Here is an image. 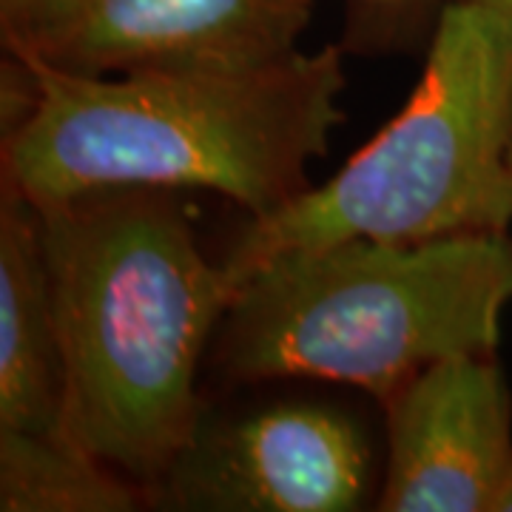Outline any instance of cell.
<instances>
[{"mask_svg": "<svg viewBox=\"0 0 512 512\" xmlns=\"http://www.w3.org/2000/svg\"><path fill=\"white\" fill-rule=\"evenodd\" d=\"M26 63L35 106L3 134V183L35 205L103 188H200L265 217L311 188L308 168L345 120L336 46L120 77Z\"/></svg>", "mask_w": 512, "mask_h": 512, "instance_id": "cell-1", "label": "cell"}, {"mask_svg": "<svg viewBox=\"0 0 512 512\" xmlns=\"http://www.w3.org/2000/svg\"><path fill=\"white\" fill-rule=\"evenodd\" d=\"M63 356V430L157 487L202 419L197 370L234 288L174 191L37 205Z\"/></svg>", "mask_w": 512, "mask_h": 512, "instance_id": "cell-2", "label": "cell"}, {"mask_svg": "<svg viewBox=\"0 0 512 512\" xmlns=\"http://www.w3.org/2000/svg\"><path fill=\"white\" fill-rule=\"evenodd\" d=\"M512 302V239H345L265 262L220 325L234 382L319 379L387 402L427 365L495 353Z\"/></svg>", "mask_w": 512, "mask_h": 512, "instance_id": "cell-3", "label": "cell"}, {"mask_svg": "<svg viewBox=\"0 0 512 512\" xmlns=\"http://www.w3.org/2000/svg\"><path fill=\"white\" fill-rule=\"evenodd\" d=\"M512 3L450 0L404 109L328 183L248 217L222 271L345 239H433L512 222Z\"/></svg>", "mask_w": 512, "mask_h": 512, "instance_id": "cell-4", "label": "cell"}, {"mask_svg": "<svg viewBox=\"0 0 512 512\" xmlns=\"http://www.w3.org/2000/svg\"><path fill=\"white\" fill-rule=\"evenodd\" d=\"M154 490L177 510L353 512L370 493V447L359 421L333 404L202 413Z\"/></svg>", "mask_w": 512, "mask_h": 512, "instance_id": "cell-5", "label": "cell"}, {"mask_svg": "<svg viewBox=\"0 0 512 512\" xmlns=\"http://www.w3.org/2000/svg\"><path fill=\"white\" fill-rule=\"evenodd\" d=\"M382 512H495L512 473V393L493 353L427 365L387 402Z\"/></svg>", "mask_w": 512, "mask_h": 512, "instance_id": "cell-6", "label": "cell"}, {"mask_svg": "<svg viewBox=\"0 0 512 512\" xmlns=\"http://www.w3.org/2000/svg\"><path fill=\"white\" fill-rule=\"evenodd\" d=\"M313 0H57L18 57L80 74L291 55Z\"/></svg>", "mask_w": 512, "mask_h": 512, "instance_id": "cell-7", "label": "cell"}, {"mask_svg": "<svg viewBox=\"0 0 512 512\" xmlns=\"http://www.w3.org/2000/svg\"><path fill=\"white\" fill-rule=\"evenodd\" d=\"M0 430H63V356L40 211L9 183L0 194Z\"/></svg>", "mask_w": 512, "mask_h": 512, "instance_id": "cell-8", "label": "cell"}, {"mask_svg": "<svg viewBox=\"0 0 512 512\" xmlns=\"http://www.w3.org/2000/svg\"><path fill=\"white\" fill-rule=\"evenodd\" d=\"M146 495L63 430H0L3 512H131Z\"/></svg>", "mask_w": 512, "mask_h": 512, "instance_id": "cell-9", "label": "cell"}, {"mask_svg": "<svg viewBox=\"0 0 512 512\" xmlns=\"http://www.w3.org/2000/svg\"><path fill=\"white\" fill-rule=\"evenodd\" d=\"M57 0H0V32L9 55H20Z\"/></svg>", "mask_w": 512, "mask_h": 512, "instance_id": "cell-10", "label": "cell"}, {"mask_svg": "<svg viewBox=\"0 0 512 512\" xmlns=\"http://www.w3.org/2000/svg\"><path fill=\"white\" fill-rule=\"evenodd\" d=\"M495 512H512V473L510 478H507L501 495H498V501H495Z\"/></svg>", "mask_w": 512, "mask_h": 512, "instance_id": "cell-11", "label": "cell"}, {"mask_svg": "<svg viewBox=\"0 0 512 512\" xmlns=\"http://www.w3.org/2000/svg\"><path fill=\"white\" fill-rule=\"evenodd\" d=\"M484 3H512V0H484Z\"/></svg>", "mask_w": 512, "mask_h": 512, "instance_id": "cell-12", "label": "cell"}, {"mask_svg": "<svg viewBox=\"0 0 512 512\" xmlns=\"http://www.w3.org/2000/svg\"><path fill=\"white\" fill-rule=\"evenodd\" d=\"M510 188H512V154H510Z\"/></svg>", "mask_w": 512, "mask_h": 512, "instance_id": "cell-13", "label": "cell"}]
</instances>
